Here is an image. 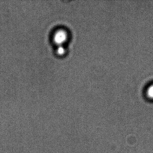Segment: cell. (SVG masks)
Segmentation results:
<instances>
[{
    "label": "cell",
    "instance_id": "cell-1",
    "mask_svg": "<svg viewBox=\"0 0 153 153\" xmlns=\"http://www.w3.org/2000/svg\"><path fill=\"white\" fill-rule=\"evenodd\" d=\"M68 35L67 32L64 30H58L54 33L53 36V40L54 43L59 46L62 45L67 41Z\"/></svg>",
    "mask_w": 153,
    "mask_h": 153
},
{
    "label": "cell",
    "instance_id": "cell-2",
    "mask_svg": "<svg viewBox=\"0 0 153 153\" xmlns=\"http://www.w3.org/2000/svg\"><path fill=\"white\" fill-rule=\"evenodd\" d=\"M146 96L149 98L151 100H153V85L149 86L147 89Z\"/></svg>",
    "mask_w": 153,
    "mask_h": 153
},
{
    "label": "cell",
    "instance_id": "cell-3",
    "mask_svg": "<svg viewBox=\"0 0 153 153\" xmlns=\"http://www.w3.org/2000/svg\"><path fill=\"white\" fill-rule=\"evenodd\" d=\"M66 52V50L64 46L62 45L61 46H59L57 49V54L59 55H63L64 53Z\"/></svg>",
    "mask_w": 153,
    "mask_h": 153
}]
</instances>
